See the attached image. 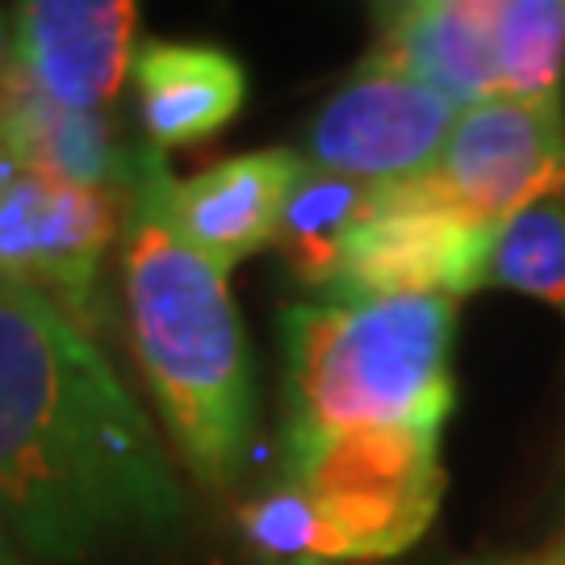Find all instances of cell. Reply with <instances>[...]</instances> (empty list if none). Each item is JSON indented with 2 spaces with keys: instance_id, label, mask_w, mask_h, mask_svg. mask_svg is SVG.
I'll return each mask as SVG.
<instances>
[{
  "instance_id": "obj_6",
  "label": "cell",
  "mask_w": 565,
  "mask_h": 565,
  "mask_svg": "<svg viewBox=\"0 0 565 565\" xmlns=\"http://www.w3.org/2000/svg\"><path fill=\"white\" fill-rule=\"evenodd\" d=\"M419 184L436 202L490 231L527 205L565 198V105L494 97L465 109Z\"/></svg>"
},
{
  "instance_id": "obj_7",
  "label": "cell",
  "mask_w": 565,
  "mask_h": 565,
  "mask_svg": "<svg viewBox=\"0 0 565 565\" xmlns=\"http://www.w3.org/2000/svg\"><path fill=\"white\" fill-rule=\"evenodd\" d=\"M494 231L436 202L419 177L382 184L377 205L352 235L327 298H465L486 285Z\"/></svg>"
},
{
  "instance_id": "obj_14",
  "label": "cell",
  "mask_w": 565,
  "mask_h": 565,
  "mask_svg": "<svg viewBox=\"0 0 565 565\" xmlns=\"http://www.w3.org/2000/svg\"><path fill=\"white\" fill-rule=\"evenodd\" d=\"M377 189L382 184L302 168V177L289 189L277 235H273V247L281 252L285 268L310 289L331 294L348 243L377 205Z\"/></svg>"
},
{
  "instance_id": "obj_20",
  "label": "cell",
  "mask_w": 565,
  "mask_h": 565,
  "mask_svg": "<svg viewBox=\"0 0 565 565\" xmlns=\"http://www.w3.org/2000/svg\"><path fill=\"white\" fill-rule=\"evenodd\" d=\"M461 565H532L527 557H486V562H461Z\"/></svg>"
},
{
  "instance_id": "obj_19",
  "label": "cell",
  "mask_w": 565,
  "mask_h": 565,
  "mask_svg": "<svg viewBox=\"0 0 565 565\" xmlns=\"http://www.w3.org/2000/svg\"><path fill=\"white\" fill-rule=\"evenodd\" d=\"M527 562L532 565H565V527H562V536H557L545 553H536V557H527Z\"/></svg>"
},
{
  "instance_id": "obj_10",
  "label": "cell",
  "mask_w": 565,
  "mask_h": 565,
  "mask_svg": "<svg viewBox=\"0 0 565 565\" xmlns=\"http://www.w3.org/2000/svg\"><path fill=\"white\" fill-rule=\"evenodd\" d=\"M373 46L361 67L424 84L452 109L499 97L494 4L490 0H406L373 9Z\"/></svg>"
},
{
  "instance_id": "obj_9",
  "label": "cell",
  "mask_w": 565,
  "mask_h": 565,
  "mask_svg": "<svg viewBox=\"0 0 565 565\" xmlns=\"http://www.w3.org/2000/svg\"><path fill=\"white\" fill-rule=\"evenodd\" d=\"M139 4L30 0L13 18V67L46 102L105 114L135 63Z\"/></svg>"
},
{
  "instance_id": "obj_8",
  "label": "cell",
  "mask_w": 565,
  "mask_h": 565,
  "mask_svg": "<svg viewBox=\"0 0 565 565\" xmlns=\"http://www.w3.org/2000/svg\"><path fill=\"white\" fill-rule=\"evenodd\" d=\"M461 109L424 84L361 67L310 118L302 163L364 184H403L431 172Z\"/></svg>"
},
{
  "instance_id": "obj_3",
  "label": "cell",
  "mask_w": 565,
  "mask_h": 565,
  "mask_svg": "<svg viewBox=\"0 0 565 565\" xmlns=\"http://www.w3.org/2000/svg\"><path fill=\"white\" fill-rule=\"evenodd\" d=\"M452 335L457 302L436 294L289 306L285 448L369 431H445L457 398Z\"/></svg>"
},
{
  "instance_id": "obj_5",
  "label": "cell",
  "mask_w": 565,
  "mask_h": 565,
  "mask_svg": "<svg viewBox=\"0 0 565 565\" xmlns=\"http://www.w3.org/2000/svg\"><path fill=\"white\" fill-rule=\"evenodd\" d=\"M121 198L0 156V281L21 285L93 335L97 273L118 239Z\"/></svg>"
},
{
  "instance_id": "obj_1",
  "label": "cell",
  "mask_w": 565,
  "mask_h": 565,
  "mask_svg": "<svg viewBox=\"0 0 565 565\" xmlns=\"http://www.w3.org/2000/svg\"><path fill=\"white\" fill-rule=\"evenodd\" d=\"M0 520L39 562L172 545L184 494L88 331L0 281Z\"/></svg>"
},
{
  "instance_id": "obj_15",
  "label": "cell",
  "mask_w": 565,
  "mask_h": 565,
  "mask_svg": "<svg viewBox=\"0 0 565 565\" xmlns=\"http://www.w3.org/2000/svg\"><path fill=\"white\" fill-rule=\"evenodd\" d=\"M494 81L507 102L565 105V0L494 4Z\"/></svg>"
},
{
  "instance_id": "obj_12",
  "label": "cell",
  "mask_w": 565,
  "mask_h": 565,
  "mask_svg": "<svg viewBox=\"0 0 565 565\" xmlns=\"http://www.w3.org/2000/svg\"><path fill=\"white\" fill-rule=\"evenodd\" d=\"M130 72L142 130L156 151L210 139L239 114L247 93L243 63L202 42H142Z\"/></svg>"
},
{
  "instance_id": "obj_4",
  "label": "cell",
  "mask_w": 565,
  "mask_h": 565,
  "mask_svg": "<svg viewBox=\"0 0 565 565\" xmlns=\"http://www.w3.org/2000/svg\"><path fill=\"white\" fill-rule=\"evenodd\" d=\"M285 478L298 482L335 527L348 562H377L424 536L440 499V431H369L285 448Z\"/></svg>"
},
{
  "instance_id": "obj_16",
  "label": "cell",
  "mask_w": 565,
  "mask_h": 565,
  "mask_svg": "<svg viewBox=\"0 0 565 565\" xmlns=\"http://www.w3.org/2000/svg\"><path fill=\"white\" fill-rule=\"evenodd\" d=\"M486 285L541 298L565 315V198L527 205L494 231Z\"/></svg>"
},
{
  "instance_id": "obj_17",
  "label": "cell",
  "mask_w": 565,
  "mask_h": 565,
  "mask_svg": "<svg viewBox=\"0 0 565 565\" xmlns=\"http://www.w3.org/2000/svg\"><path fill=\"white\" fill-rule=\"evenodd\" d=\"M239 527L260 565H348L335 527L289 478L243 507Z\"/></svg>"
},
{
  "instance_id": "obj_2",
  "label": "cell",
  "mask_w": 565,
  "mask_h": 565,
  "mask_svg": "<svg viewBox=\"0 0 565 565\" xmlns=\"http://www.w3.org/2000/svg\"><path fill=\"white\" fill-rule=\"evenodd\" d=\"M163 151L139 147L121 193L135 356L189 473L231 482L252 440V352L226 273L177 231Z\"/></svg>"
},
{
  "instance_id": "obj_18",
  "label": "cell",
  "mask_w": 565,
  "mask_h": 565,
  "mask_svg": "<svg viewBox=\"0 0 565 565\" xmlns=\"http://www.w3.org/2000/svg\"><path fill=\"white\" fill-rule=\"evenodd\" d=\"M9 72H13V21L0 9V93L9 84Z\"/></svg>"
},
{
  "instance_id": "obj_11",
  "label": "cell",
  "mask_w": 565,
  "mask_h": 565,
  "mask_svg": "<svg viewBox=\"0 0 565 565\" xmlns=\"http://www.w3.org/2000/svg\"><path fill=\"white\" fill-rule=\"evenodd\" d=\"M298 151H252L218 160L189 181L172 184V218L184 239L214 268L231 273L264 243H273L289 189L302 177Z\"/></svg>"
},
{
  "instance_id": "obj_13",
  "label": "cell",
  "mask_w": 565,
  "mask_h": 565,
  "mask_svg": "<svg viewBox=\"0 0 565 565\" xmlns=\"http://www.w3.org/2000/svg\"><path fill=\"white\" fill-rule=\"evenodd\" d=\"M0 156L46 177L121 198L135 151L121 147L105 114H76L46 102L18 67L0 93Z\"/></svg>"
},
{
  "instance_id": "obj_21",
  "label": "cell",
  "mask_w": 565,
  "mask_h": 565,
  "mask_svg": "<svg viewBox=\"0 0 565 565\" xmlns=\"http://www.w3.org/2000/svg\"><path fill=\"white\" fill-rule=\"evenodd\" d=\"M0 565H4V557H0Z\"/></svg>"
}]
</instances>
